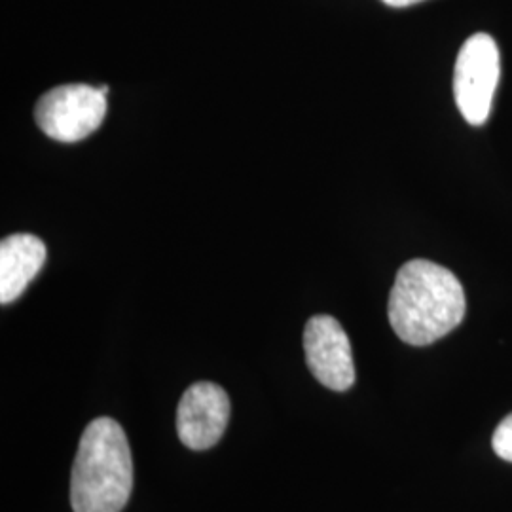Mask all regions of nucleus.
Segmentation results:
<instances>
[{
    "instance_id": "20e7f679",
    "label": "nucleus",
    "mask_w": 512,
    "mask_h": 512,
    "mask_svg": "<svg viewBox=\"0 0 512 512\" xmlns=\"http://www.w3.org/2000/svg\"><path fill=\"white\" fill-rule=\"evenodd\" d=\"M499 48L494 38L476 33L459 50L454 71V97L471 126H484L499 82Z\"/></svg>"
},
{
    "instance_id": "7ed1b4c3",
    "label": "nucleus",
    "mask_w": 512,
    "mask_h": 512,
    "mask_svg": "<svg viewBox=\"0 0 512 512\" xmlns=\"http://www.w3.org/2000/svg\"><path fill=\"white\" fill-rule=\"evenodd\" d=\"M107 95L88 84H65L44 93L35 107L38 128L59 143H78L103 124Z\"/></svg>"
},
{
    "instance_id": "f257e3e1",
    "label": "nucleus",
    "mask_w": 512,
    "mask_h": 512,
    "mask_svg": "<svg viewBox=\"0 0 512 512\" xmlns=\"http://www.w3.org/2000/svg\"><path fill=\"white\" fill-rule=\"evenodd\" d=\"M465 311V291L448 268L421 258L401 266L389 294L387 315L403 342L429 346L458 329Z\"/></svg>"
},
{
    "instance_id": "1a4fd4ad",
    "label": "nucleus",
    "mask_w": 512,
    "mask_h": 512,
    "mask_svg": "<svg viewBox=\"0 0 512 512\" xmlns=\"http://www.w3.org/2000/svg\"><path fill=\"white\" fill-rule=\"evenodd\" d=\"M382 2L387 4V6H391V8H406V6L418 4V2H423V0H382Z\"/></svg>"
},
{
    "instance_id": "9d476101",
    "label": "nucleus",
    "mask_w": 512,
    "mask_h": 512,
    "mask_svg": "<svg viewBox=\"0 0 512 512\" xmlns=\"http://www.w3.org/2000/svg\"><path fill=\"white\" fill-rule=\"evenodd\" d=\"M99 90L107 95L109 93V86H99Z\"/></svg>"
},
{
    "instance_id": "f03ea898",
    "label": "nucleus",
    "mask_w": 512,
    "mask_h": 512,
    "mask_svg": "<svg viewBox=\"0 0 512 512\" xmlns=\"http://www.w3.org/2000/svg\"><path fill=\"white\" fill-rule=\"evenodd\" d=\"M133 488L128 437L112 418L93 420L78 444L71 476L74 512H122Z\"/></svg>"
},
{
    "instance_id": "6e6552de",
    "label": "nucleus",
    "mask_w": 512,
    "mask_h": 512,
    "mask_svg": "<svg viewBox=\"0 0 512 512\" xmlns=\"http://www.w3.org/2000/svg\"><path fill=\"white\" fill-rule=\"evenodd\" d=\"M492 446H494V452L499 458L512 463V414L497 425Z\"/></svg>"
},
{
    "instance_id": "0eeeda50",
    "label": "nucleus",
    "mask_w": 512,
    "mask_h": 512,
    "mask_svg": "<svg viewBox=\"0 0 512 512\" xmlns=\"http://www.w3.org/2000/svg\"><path fill=\"white\" fill-rule=\"evenodd\" d=\"M46 262V245L33 234H12L0 243V302L12 304Z\"/></svg>"
},
{
    "instance_id": "39448f33",
    "label": "nucleus",
    "mask_w": 512,
    "mask_h": 512,
    "mask_svg": "<svg viewBox=\"0 0 512 512\" xmlns=\"http://www.w3.org/2000/svg\"><path fill=\"white\" fill-rule=\"evenodd\" d=\"M304 351L311 374L332 391L355 384V365L344 327L330 315L311 317L304 330Z\"/></svg>"
},
{
    "instance_id": "423d86ee",
    "label": "nucleus",
    "mask_w": 512,
    "mask_h": 512,
    "mask_svg": "<svg viewBox=\"0 0 512 512\" xmlns=\"http://www.w3.org/2000/svg\"><path fill=\"white\" fill-rule=\"evenodd\" d=\"M230 418L226 391L211 382H198L184 391L177 410L179 439L190 450H207L219 442Z\"/></svg>"
}]
</instances>
